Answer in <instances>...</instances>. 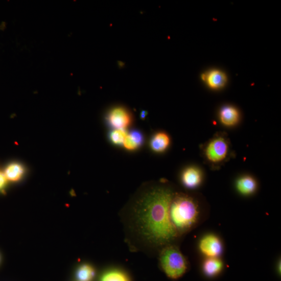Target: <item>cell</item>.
I'll list each match as a JSON object with an SVG mask.
<instances>
[{
	"instance_id": "cell-4",
	"label": "cell",
	"mask_w": 281,
	"mask_h": 281,
	"mask_svg": "<svg viewBox=\"0 0 281 281\" xmlns=\"http://www.w3.org/2000/svg\"><path fill=\"white\" fill-rule=\"evenodd\" d=\"M230 145L224 134L215 136L205 146L204 150L206 159L213 165H220L229 156Z\"/></svg>"
},
{
	"instance_id": "cell-15",
	"label": "cell",
	"mask_w": 281,
	"mask_h": 281,
	"mask_svg": "<svg viewBox=\"0 0 281 281\" xmlns=\"http://www.w3.org/2000/svg\"><path fill=\"white\" fill-rule=\"evenodd\" d=\"M127 134L125 129H113L109 133L108 137L112 145L121 146L123 145Z\"/></svg>"
},
{
	"instance_id": "cell-19",
	"label": "cell",
	"mask_w": 281,
	"mask_h": 281,
	"mask_svg": "<svg viewBox=\"0 0 281 281\" xmlns=\"http://www.w3.org/2000/svg\"><path fill=\"white\" fill-rule=\"evenodd\" d=\"M279 263H278V265H277V270H278V272L279 271V273H280V262L279 261Z\"/></svg>"
},
{
	"instance_id": "cell-5",
	"label": "cell",
	"mask_w": 281,
	"mask_h": 281,
	"mask_svg": "<svg viewBox=\"0 0 281 281\" xmlns=\"http://www.w3.org/2000/svg\"><path fill=\"white\" fill-rule=\"evenodd\" d=\"M105 120L108 126L113 129H126L132 122L131 111L125 106L117 105L107 112Z\"/></svg>"
},
{
	"instance_id": "cell-16",
	"label": "cell",
	"mask_w": 281,
	"mask_h": 281,
	"mask_svg": "<svg viewBox=\"0 0 281 281\" xmlns=\"http://www.w3.org/2000/svg\"><path fill=\"white\" fill-rule=\"evenodd\" d=\"M101 281H129L127 275L119 270H111L106 272Z\"/></svg>"
},
{
	"instance_id": "cell-11",
	"label": "cell",
	"mask_w": 281,
	"mask_h": 281,
	"mask_svg": "<svg viewBox=\"0 0 281 281\" xmlns=\"http://www.w3.org/2000/svg\"><path fill=\"white\" fill-rule=\"evenodd\" d=\"M238 192L244 195H249L254 193L257 189L255 180L250 176H244L239 178L236 183Z\"/></svg>"
},
{
	"instance_id": "cell-6",
	"label": "cell",
	"mask_w": 281,
	"mask_h": 281,
	"mask_svg": "<svg viewBox=\"0 0 281 281\" xmlns=\"http://www.w3.org/2000/svg\"><path fill=\"white\" fill-rule=\"evenodd\" d=\"M199 248L207 258H217L221 255L223 245L220 239L214 234L204 236L200 240Z\"/></svg>"
},
{
	"instance_id": "cell-7",
	"label": "cell",
	"mask_w": 281,
	"mask_h": 281,
	"mask_svg": "<svg viewBox=\"0 0 281 281\" xmlns=\"http://www.w3.org/2000/svg\"><path fill=\"white\" fill-rule=\"evenodd\" d=\"M202 78L209 87L214 90L222 88L228 81L226 75L217 69L212 70L203 74Z\"/></svg>"
},
{
	"instance_id": "cell-8",
	"label": "cell",
	"mask_w": 281,
	"mask_h": 281,
	"mask_svg": "<svg viewBox=\"0 0 281 281\" xmlns=\"http://www.w3.org/2000/svg\"><path fill=\"white\" fill-rule=\"evenodd\" d=\"M202 180V175L198 168L190 167L185 169L182 175V181L186 188L193 189L199 186Z\"/></svg>"
},
{
	"instance_id": "cell-13",
	"label": "cell",
	"mask_w": 281,
	"mask_h": 281,
	"mask_svg": "<svg viewBox=\"0 0 281 281\" xmlns=\"http://www.w3.org/2000/svg\"><path fill=\"white\" fill-rule=\"evenodd\" d=\"M25 173L23 165L18 162H13L7 167L4 174L8 180L16 182L22 178Z\"/></svg>"
},
{
	"instance_id": "cell-12",
	"label": "cell",
	"mask_w": 281,
	"mask_h": 281,
	"mask_svg": "<svg viewBox=\"0 0 281 281\" xmlns=\"http://www.w3.org/2000/svg\"><path fill=\"white\" fill-rule=\"evenodd\" d=\"M223 268L222 261L217 258H207L203 264V270L206 275L214 277L219 274Z\"/></svg>"
},
{
	"instance_id": "cell-10",
	"label": "cell",
	"mask_w": 281,
	"mask_h": 281,
	"mask_svg": "<svg viewBox=\"0 0 281 281\" xmlns=\"http://www.w3.org/2000/svg\"><path fill=\"white\" fill-rule=\"evenodd\" d=\"M171 144V138L165 132L156 133L150 140V148L156 153L164 152Z\"/></svg>"
},
{
	"instance_id": "cell-17",
	"label": "cell",
	"mask_w": 281,
	"mask_h": 281,
	"mask_svg": "<svg viewBox=\"0 0 281 281\" xmlns=\"http://www.w3.org/2000/svg\"><path fill=\"white\" fill-rule=\"evenodd\" d=\"M128 134L139 148L142 147L144 143V136L142 132L137 130H133L128 132Z\"/></svg>"
},
{
	"instance_id": "cell-2",
	"label": "cell",
	"mask_w": 281,
	"mask_h": 281,
	"mask_svg": "<svg viewBox=\"0 0 281 281\" xmlns=\"http://www.w3.org/2000/svg\"><path fill=\"white\" fill-rule=\"evenodd\" d=\"M199 214V206L192 197L183 193H175L171 205L170 215L179 236L195 226Z\"/></svg>"
},
{
	"instance_id": "cell-3",
	"label": "cell",
	"mask_w": 281,
	"mask_h": 281,
	"mask_svg": "<svg viewBox=\"0 0 281 281\" xmlns=\"http://www.w3.org/2000/svg\"><path fill=\"white\" fill-rule=\"evenodd\" d=\"M160 263L166 275L171 278L181 277L188 270V262L180 249L171 244L164 247L160 252Z\"/></svg>"
},
{
	"instance_id": "cell-14",
	"label": "cell",
	"mask_w": 281,
	"mask_h": 281,
	"mask_svg": "<svg viewBox=\"0 0 281 281\" xmlns=\"http://www.w3.org/2000/svg\"><path fill=\"white\" fill-rule=\"evenodd\" d=\"M95 275L93 268L87 264L81 266L76 273L77 278L79 281H91Z\"/></svg>"
},
{
	"instance_id": "cell-9",
	"label": "cell",
	"mask_w": 281,
	"mask_h": 281,
	"mask_svg": "<svg viewBox=\"0 0 281 281\" xmlns=\"http://www.w3.org/2000/svg\"><path fill=\"white\" fill-rule=\"evenodd\" d=\"M221 123L227 127H232L238 124L240 120L239 112L235 107L228 106L223 107L220 111Z\"/></svg>"
},
{
	"instance_id": "cell-1",
	"label": "cell",
	"mask_w": 281,
	"mask_h": 281,
	"mask_svg": "<svg viewBox=\"0 0 281 281\" xmlns=\"http://www.w3.org/2000/svg\"><path fill=\"white\" fill-rule=\"evenodd\" d=\"M174 194L166 186H152L140 195L135 203L134 215L137 229L151 244L166 246L179 237L170 215Z\"/></svg>"
},
{
	"instance_id": "cell-18",
	"label": "cell",
	"mask_w": 281,
	"mask_h": 281,
	"mask_svg": "<svg viewBox=\"0 0 281 281\" xmlns=\"http://www.w3.org/2000/svg\"><path fill=\"white\" fill-rule=\"evenodd\" d=\"M8 179L5 174L0 172V190H3L7 185Z\"/></svg>"
}]
</instances>
